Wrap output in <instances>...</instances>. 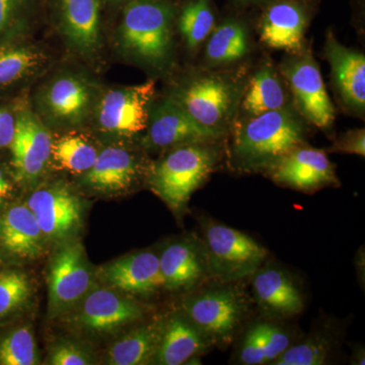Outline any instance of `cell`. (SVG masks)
Listing matches in <instances>:
<instances>
[{
    "label": "cell",
    "instance_id": "21",
    "mask_svg": "<svg viewBox=\"0 0 365 365\" xmlns=\"http://www.w3.org/2000/svg\"><path fill=\"white\" fill-rule=\"evenodd\" d=\"M253 276L255 299L265 316L290 318L302 311L304 300L299 288L284 271L274 266H261Z\"/></svg>",
    "mask_w": 365,
    "mask_h": 365
},
{
    "label": "cell",
    "instance_id": "17",
    "mask_svg": "<svg viewBox=\"0 0 365 365\" xmlns=\"http://www.w3.org/2000/svg\"><path fill=\"white\" fill-rule=\"evenodd\" d=\"M158 257L165 289H186L209 275L205 247L193 237L172 242Z\"/></svg>",
    "mask_w": 365,
    "mask_h": 365
},
{
    "label": "cell",
    "instance_id": "9",
    "mask_svg": "<svg viewBox=\"0 0 365 365\" xmlns=\"http://www.w3.org/2000/svg\"><path fill=\"white\" fill-rule=\"evenodd\" d=\"M280 68L300 114L319 128L332 126L335 110L311 53L304 49L292 53L283 60Z\"/></svg>",
    "mask_w": 365,
    "mask_h": 365
},
{
    "label": "cell",
    "instance_id": "40",
    "mask_svg": "<svg viewBox=\"0 0 365 365\" xmlns=\"http://www.w3.org/2000/svg\"><path fill=\"white\" fill-rule=\"evenodd\" d=\"M11 193V184L7 179L4 170L0 168V205H2Z\"/></svg>",
    "mask_w": 365,
    "mask_h": 365
},
{
    "label": "cell",
    "instance_id": "3",
    "mask_svg": "<svg viewBox=\"0 0 365 365\" xmlns=\"http://www.w3.org/2000/svg\"><path fill=\"white\" fill-rule=\"evenodd\" d=\"M242 97V86L234 76L202 71L182 81L169 98L220 139L232 128Z\"/></svg>",
    "mask_w": 365,
    "mask_h": 365
},
{
    "label": "cell",
    "instance_id": "39",
    "mask_svg": "<svg viewBox=\"0 0 365 365\" xmlns=\"http://www.w3.org/2000/svg\"><path fill=\"white\" fill-rule=\"evenodd\" d=\"M16 132V117L11 111L0 107V148H9Z\"/></svg>",
    "mask_w": 365,
    "mask_h": 365
},
{
    "label": "cell",
    "instance_id": "16",
    "mask_svg": "<svg viewBox=\"0 0 365 365\" xmlns=\"http://www.w3.org/2000/svg\"><path fill=\"white\" fill-rule=\"evenodd\" d=\"M267 172L277 184L300 191L338 184L335 169L326 153L304 144L278 160Z\"/></svg>",
    "mask_w": 365,
    "mask_h": 365
},
{
    "label": "cell",
    "instance_id": "28",
    "mask_svg": "<svg viewBox=\"0 0 365 365\" xmlns=\"http://www.w3.org/2000/svg\"><path fill=\"white\" fill-rule=\"evenodd\" d=\"M249 51L248 33L239 21H230L218 26L206 46V59L213 64L230 63Z\"/></svg>",
    "mask_w": 365,
    "mask_h": 365
},
{
    "label": "cell",
    "instance_id": "6",
    "mask_svg": "<svg viewBox=\"0 0 365 365\" xmlns=\"http://www.w3.org/2000/svg\"><path fill=\"white\" fill-rule=\"evenodd\" d=\"M248 309L246 295L230 283L191 295L182 304V313L212 346L232 342Z\"/></svg>",
    "mask_w": 365,
    "mask_h": 365
},
{
    "label": "cell",
    "instance_id": "11",
    "mask_svg": "<svg viewBox=\"0 0 365 365\" xmlns=\"http://www.w3.org/2000/svg\"><path fill=\"white\" fill-rule=\"evenodd\" d=\"M26 205L32 210L45 237L52 241H66L83 225V204L61 182L36 190Z\"/></svg>",
    "mask_w": 365,
    "mask_h": 365
},
{
    "label": "cell",
    "instance_id": "22",
    "mask_svg": "<svg viewBox=\"0 0 365 365\" xmlns=\"http://www.w3.org/2000/svg\"><path fill=\"white\" fill-rule=\"evenodd\" d=\"M211 346L184 314H174L163 321L153 361L163 365L184 364L207 351Z\"/></svg>",
    "mask_w": 365,
    "mask_h": 365
},
{
    "label": "cell",
    "instance_id": "27",
    "mask_svg": "<svg viewBox=\"0 0 365 365\" xmlns=\"http://www.w3.org/2000/svg\"><path fill=\"white\" fill-rule=\"evenodd\" d=\"M242 107L251 116L287 107L288 97L275 68L264 63L250 81Z\"/></svg>",
    "mask_w": 365,
    "mask_h": 365
},
{
    "label": "cell",
    "instance_id": "23",
    "mask_svg": "<svg viewBox=\"0 0 365 365\" xmlns=\"http://www.w3.org/2000/svg\"><path fill=\"white\" fill-rule=\"evenodd\" d=\"M307 19L302 7L279 1L266 9L259 25L261 40L275 49L297 53L304 49Z\"/></svg>",
    "mask_w": 365,
    "mask_h": 365
},
{
    "label": "cell",
    "instance_id": "25",
    "mask_svg": "<svg viewBox=\"0 0 365 365\" xmlns=\"http://www.w3.org/2000/svg\"><path fill=\"white\" fill-rule=\"evenodd\" d=\"M48 61L49 57L39 46L26 42L0 45V88L37 76Z\"/></svg>",
    "mask_w": 365,
    "mask_h": 365
},
{
    "label": "cell",
    "instance_id": "24",
    "mask_svg": "<svg viewBox=\"0 0 365 365\" xmlns=\"http://www.w3.org/2000/svg\"><path fill=\"white\" fill-rule=\"evenodd\" d=\"M46 239L28 205L19 204L0 217V246L21 259H35L42 254Z\"/></svg>",
    "mask_w": 365,
    "mask_h": 365
},
{
    "label": "cell",
    "instance_id": "10",
    "mask_svg": "<svg viewBox=\"0 0 365 365\" xmlns=\"http://www.w3.org/2000/svg\"><path fill=\"white\" fill-rule=\"evenodd\" d=\"M93 86L76 73L56 76L41 90L38 105L43 116L61 128L81 126L90 116L93 106Z\"/></svg>",
    "mask_w": 365,
    "mask_h": 365
},
{
    "label": "cell",
    "instance_id": "12",
    "mask_svg": "<svg viewBox=\"0 0 365 365\" xmlns=\"http://www.w3.org/2000/svg\"><path fill=\"white\" fill-rule=\"evenodd\" d=\"M53 139L50 131L29 107L16 116V132L11 148L16 179L34 184L51 160Z\"/></svg>",
    "mask_w": 365,
    "mask_h": 365
},
{
    "label": "cell",
    "instance_id": "37",
    "mask_svg": "<svg viewBox=\"0 0 365 365\" xmlns=\"http://www.w3.org/2000/svg\"><path fill=\"white\" fill-rule=\"evenodd\" d=\"M290 336L279 326L268 323L267 327V364L280 356L290 346Z\"/></svg>",
    "mask_w": 365,
    "mask_h": 365
},
{
    "label": "cell",
    "instance_id": "33",
    "mask_svg": "<svg viewBox=\"0 0 365 365\" xmlns=\"http://www.w3.org/2000/svg\"><path fill=\"white\" fill-rule=\"evenodd\" d=\"M30 295L31 283L26 274L14 270L0 273V317L23 306Z\"/></svg>",
    "mask_w": 365,
    "mask_h": 365
},
{
    "label": "cell",
    "instance_id": "42",
    "mask_svg": "<svg viewBox=\"0 0 365 365\" xmlns=\"http://www.w3.org/2000/svg\"><path fill=\"white\" fill-rule=\"evenodd\" d=\"M146 1H148V0H146Z\"/></svg>",
    "mask_w": 365,
    "mask_h": 365
},
{
    "label": "cell",
    "instance_id": "31",
    "mask_svg": "<svg viewBox=\"0 0 365 365\" xmlns=\"http://www.w3.org/2000/svg\"><path fill=\"white\" fill-rule=\"evenodd\" d=\"M39 364V353L32 330L23 327L7 335L0 342V364L34 365Z\"/></svg>",
    "mask_w": 365,
    "mask_h": 365
},
{
    "label": "cell",
    "instance_id": "8",
    "mask_svg": "<svg viewBox=\"0 0 365 365\" xmlns=\"http://www.w3.org/2000/svg\"><path fill=\"white\" fill-rule=\"evenodd\" d=\"M93 283V271L83 245L64 242L52 255L48 269L50 316L73 309L90 292Z\"/></svg>",
    "mask_w": 365,
    "mask_h": 365
},
{
    "label": "cell",
    "instance_id": "38",
    "mask_svg": "<svg viewBox=\"0 0 365 365\" xmlns=\"http://www.w3.org/2000/svg\"><path fill=\"white\" fill-rule=\"evenodd\" d=\"M332 151L338 153H354L365 155V132L364 129H355L346 132L334 143Z\"/></svg>",
    "mask_w": 365,
    "mask_h": 365
},
{
    "label": "cell",
    "instance_id": "29",
    "mask_svg": "<svg viewBox=\"0 0 365 365\" xmlns=\"http://www.w3.org/2000/svg\"><path fill=\"white\" fill-rule=\"evenodd\" d=\"M98 155L96 146L79 134H67L53 140L51 158L68 172L83 174L93 167Z\"/></svg>",
    "mask_w": 365,
    "mask_h": 365
},
{
    "label": "cell",
    "instance_id": "26",
    "mask_svg": "<svg viewBox=\"0 0 365 365\" xmlns=\"http://www.w3.org/2000/svg\"><path fill=\"white\" fill-rule=\"evenodd\" d=\"M163 321L145 324L116 341L108 353L107 362L112 365L148 364L155 359Z\"/></svg>",
    "mask_w": 365,
    "mask_h": 365
},
{
    "label": "cell",
    "instance_id": "18",
    "mask_svg": "<svg viewBox=\"0 0 365 365\" xmlns=\"http://www.w3.org/2000/svg\"><path fill=\"white\" fill-rule=\"evenodd\" d=\"M141 173L143 165L136 155L121 146H108L83 173L81 182L103 193H120L130 189Z\"/></svg>",
    "mask_w": 365,
    "mask_h": 365
},
{
    "label": "cell",
    "instance_id": "20",
    "mask_svg": "<svg viewBox=\"0 0 365 365\" xmlns=\"http://www.w3.org/2000/svg\"><path fill=\"white\" fill-rule=\"evenodd\" d=\"M326 56L332 67L334 81L344 104L357 113L365 108V57L364 53L340 44L328 34Z\"/></svg>",
    "mask_w": 365,
    "mask_h": 365
},
{
    "label": "cell",
    "instance_id": "36",
    "mask_svg": "<svg viewBox=\"0 0 365 365\" xmlns=\"http://www.w3.org/2000/svg\"><path fill=\"white\" fill-rule=\"evenodd\" d=\"M48 364L52 365H88L93 359L83 347L71 342L61 341L53 346L48 355Z\"/></svg>",
    "mask_w": 365,
    "mask_h": 365
},
{
    "label": "cell",
    "instance_id": "15",
    "mask_svg": "<svg viewBox=\"0 0 365 365\" xmlns=\"http://www.w3.org/2000/svg\"><path fill=\"white\" fill-rule=\"evenodd\" d=\"M143 143L151 150H172L191 143H215V134L196 123L170 98L151 106Z\"/></svg>",
    "mask_w": 365,
    "mask_h": 365
},
{
    "label": "cell",
    "instance_id": "19",
    "mask_svg": "<svg viewBox=\"0 0 365 365\" xmlns=\"http://www.w3.org/2000/svg\"><path fill=\"white\" fill-rule=\"evenodd\" d=\"M103 279L126 294L150 295L163 287L160 257L150 251L137 252L108 264Z\"/></svg>",
    "mask_w": 365,
    "mask_h": 365
},
{
    "label": "cell",
    "instance_id": "7",
    "mask_svg": "<svg viewBox=\"0 0 365 365\" xmlns=\"http://www.w3.org/2000/svg\"><path fill=\"white\" fill-rule=\"evenodd\" d=\"M155 95L153 81L106 91L95 105L98 129L108 135L122 138L145 131Z\"/></svg>",
    "mask_w": 365,
    "mask_h": 365
},
{
    "label": "cell",
    "instance_id": "41",
    "mask_svg": "<svg viewBox=\"0 0 365 365\" xmlns=\"http://www.w3.org/2000/svg\"><path fill=\"white\" fill-rule=\"evenodd\" d=\"M110 2H113V4H118V2L123 1V0H109Z\"/></svg>",
    "mask_w": 365,
    "mask_h": 365
},
{
    "label": "cell",
    "instance_id": "30",
    "mask_svg": "<svg viewBox=\"0 0 365 365\" xmlns=\"http://www.w3.org/2000/svg\"><path fill=\"white\" fill-rule=\"evenodd\" d=\"M215 28V14L208 0H195L182 9L179 29L190 49H196Z\"/></svg>",
    "mask_w": 365,
    "mask_h": 365
},
{
    "label": "cell",
    "instance_id": "1",
    "mask_svg": "<svg viewBox=\"0 0 365 365\" xmlns=\"http://www.w3.org/2000/svg\"><path fill=\"white\" fill-rule=\"evenodd\" d=\"M304 127L289 108L262 113L235 126L230 160L245 172L267 170L304 144Z\"/></svg>",
    "mask_w": 365,
    "mask_h": 365
},
{
    "label": "cell",
    "instance_id": "4",
    "mask_svg": "<svg viewBox=\"0 0 365 365\" xmlns=\"http://www.w3.org/2000/svg\"><path fill=\"white\" fill-rule=\"evenodd\" d=\"M218 160L220 153L213 143L178 146L153 163L148 184L174 213L182 215L192 194L208 179Z\"/></svg>",
    "mask_w": 365,
    "mask_h": 365
},
{
    "label": "cell",
    "instance_id": "32",
    "mask_svg": "<svg viewBox=\"0 0 365 365\" xmlns=\"http://www.w3.org/2000/svg\"><path fill=\"white\" fill-rule=\"evenodd\" d=\"M332 350V343L323 335H313L299 344L292 346L274 360L273 365L325 364Z\"/></svg>",
    "mask_w": 365,
    "mask_h": 365
},
{
    "label": "cell",
    "instance_id": "35",
    "mask_svg": "<svg viewBox=\"0 0 365 365\" xmlns=\"http://www.w3.org/2000/svg\"><path fill=\"white\" fill-rule=\"evenodd\" d=\"M37 4L38 0H0V35L23 26Z\"/></svg>",
    "mask_w": 365,
    "mask_h": 365
},
{
    "label": "cell",
    "instance_id": "34",
    "mask_svg": "<svg viewBox=\"0 0 365 365\" xmlns=\"http://www.w3.org/2000/svg\"><path fill=\"white\" fill-rule=\"evenodd\" d=\"M267 327L268 323H258L247 331L237 354L240 364H267Z\"/></svg>",
    "mask_w": 365,
    "mask_h": 365
},
{
    "label": "cell",
    "instance_id": "5",
    "mask_svg": "<svg viewBox=\"0 0 365 365\" xmlns=\"http://www.w3.org/2000/svg\"><path fill=\"white\" fill-rule=\"evenodd\" d=\"M208 273L222 284L253 275L267 257V251L251 237L210 220L201 222Z\"/></svg>",
    "mask_w": 365,
    "mask_h": 365
},
{
    "label": "cell",
    "instance_id": "2",
    "mask_svg": "<svg viewBox=\"0 0 365 365\" xmlns=\"http://www.w3.org/2000/svg\"><path fill=\"white\" fill-rule=\"evenodd\" d=\"M174 7L153 0H132L123 11L117 32L120 51L127 58L148 67L170 66L174 53Z\"/></svg>",
    "mask_w": 365,
    "mask_h": 365
},
{
    "label": "cell",
    "instance_id": "13",
    "mask_svg": "<svg viewBox=\"0 0 365 365\" xmlns=\"http://www.w3.org/2000/svg\"><path fill=\"white\" fill-rule=\"evenodd\" d=\"M105 0H51L53 18L61 37L74 52L93 57L102 47Z\"/></svg>",
    "mask_w": 365,
    "mask_h": 365
},
{
    "label": "cell",
    "instance_id": "14",
    "mask_svg": "<svg viewBox=\"0 0 365 365\" xmlns=\"http://www.w3.org/2000/svg\"><path fill=\"white\" fill-rule=\"evenodd\" d=\"M72 322L83 330L111 333L143 318V307L135 300L106 288L90 290L78 302Z\"/></svg>",
    "mask_w": 365,
    "mask_h": 365
}]
</instances>
